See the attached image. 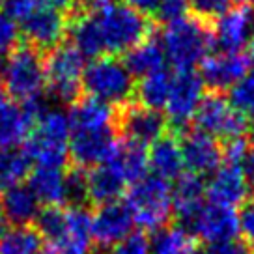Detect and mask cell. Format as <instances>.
Instances as JSON below:
<instances>
[{
    "label": "cell",
    "instance_id": "83f0119b",
    "mask_svg": "<svg viewBox=\"0 0 254 254\" xmlns=\"http://www.w3.org/2000/svg\"><path fill=\"white\" fill-rule=\"evenodd\" d=\"M150 254H200L196 238L183 226L161 228L150 241Z\"/></svg>",
    "mask_w": 254,
    "mask_h": 254
},
{
    "label": "cell",
    "instance_id": "30bf717a",
    "mask_svg": "<svg viewBox=\"0 0 254 254\" xmlns=\"http://www.w3.org/2000/svg\"><path fill=\"white\" fill-rule=\"evenodd\" d=\"M43 107L38 103L21 105L0 86V148H15L30 136Z\"/></svg>",
    "mask_w": 254,
    "mask_h": 254
},
{
    "label": "cell",
    "instance_id": "8992f818",
    "mask_svg": "<svg viewBox=\"0 0 254 254\" xmlns=\"http://www.w3.org/2000/svg\"><path fill=\"white\" fill-rule=\"evenodd\" d=\"M126 206L135 224L150 232L165 228L172 215V189L167 180L157 176H144L131 185Z\"/></svg>",
    "mask_w": 254,
    "mask_h": 254
},
{
    "label": "cell",
    "instance_id": "8d00e7d4",
    "mask_svg": "<svg viewBox=\"0 0 254 254\" xmlns=\"http://www.w3.org/2000/svg\"><path fill=\"white\" fill-rule=\"evenodd\" d=\"M189 8L200 19H219L232 8V0H189Z\"/></svg>",
    "mask_w": 254,
    "mask_h": 254
},
{
    "label": "cell",
    "instance_id": "1f68e13d",
    "mask_svg": "<svg viewBox=\"0 0 254 254\" xmlns=\"http://www.w3.org/2000/svg\"><path fill=\"white\" fill-rule=\"evenodd\" d=\"M65 241L75 243V245L90 247L92 213L84 206H69L65 209Z\"/></svg>",
    "mask_w": 254,
    "mask_h": 254
},
{
    "label": "cell",
    "instance_id": "681fc988",
    "mask_svg": "<svg viewBox=\"0 0 254 254\" xmlns=\"http://www.w3.org/2000/svg\"><path fill=\"white\" fill-rule=\"evenodd\" d=\"M8 4V0H0V6H6Z\"/></svg>",
    "mask_w": 254,
    "mask_h": 254
},
{
    "label": "cell",
    "instance_id": "4dcf8cb0",
    "mask_svg": "<svg viewBox=\"0 0 254 254\" xmlns=\"http://www.w3.org/2000/svg\"><path fill=\"white\" fill-rule=\"evenodd\" d=\"M40 249L41 236L30 226H17L0 238V254H38Z\"/></svg>",
    "mask_w": 254,
    "mask_h": 254
},
{
    "label": "cell",
    "instance_id": "ffe728a7",
    "mask_svg": "<svg viewBox=\"0 0 254 254\" xmlns=\"http://www.w3.org/2000/svg\"><path fill=\"white\" fill-rule=\"evenodd\" d=\"M204 192L206 189L200 176L187 174L178 178V183L172 189V213H176L185 230H189L194 217L204 207L202 204Z\"/></svg>",
    "mask_w": 254,
    "mask_h": 254
},
{
    "label": "cell",
    "instance_id": "ba28073f",
    "mask_svg": "<svg viewBox=\"0 0 254 254\" xmlns=\"http://www.w3.org/2000/svg\"><path fill=\"white\" fill-rule=\"evenodd\" d=\"M192 120L198 133L211 138H224L226 142L241 138L247 129L245 116L239 114L230 101L219 94L204 95Z\"/></svg>",
    "mask_w": 254,
    "mask_h": 254
},
{
    "label": "cell",
    "instance_id": "b9f144b4",
    "mask_svg": "<svg viewBox=\"0 0 254 254\" xmlns=\"http://www.w3.org/2000/svg\"><path fill=\"white\" fill-rule=\"evenodd\" d=\"M43 2L45 0H8L6 11L15 19L17 23L21 24L26 17L30 15L32 11H36V9L40 8Z\"/></svg>",
    "mask_w": 254,
    "mask_h": 254
},
{
    "label": "cell",
    "instance_id": "9c48e42d",
    "mask_svg": "<svg viewBox=\"0 0 254 254\" xmlns=\"http://www.w3.org/2000/svg\"><path fill=\"white\" fill-rule=\"evenodd\" d=\"M202 99H204V82L198 73L178 71L172 77L168 101L165 105L168 122L176 129H183L194 118Z\"/></svg>",
    "mask_w": 254,
    "mask_h": 254
},
{
    "label": "cell",
    "instance_id": "d4e9b609",
    "mask_svg": "<svg viewBox=\"0 0 254 254\" xmlns=\"http://www.w3.org/2000/svg\"><path fill=\"white\" fill-rule=\"evenodd\" d=\"M67 118H69V129H116L112 107L92 97L77 101L71 107Z\"/></svg>",
    "mask_w": 254,
    "mask_h": 254
},
{
    "label": "cell",
    "instance_id": "603a6c76",
    "mask_svg": "<svg viewBox=\"0 0 254 254\" xmlns=\"http://www.w3.org/2000/svg\"><path fill=\"white\" fill-rule=\"evenodd\" d=\"M28 187L38 202L47 207H62L65 204V172L62 168L36 167L30 172Z\"/></svg>",
    "mask_w": 254,
    "mask_h": 254
},
{
    "label": "cell",
    "instance_id": "8fae6325",
    "mask_svg": "<svg viewBox=\"0 0 254 254\" xmlns=\"http://www.w3.org/2000/svg\"><path fill=\"white\" fill-rule=\"evenodd\" d=\"M116 144L114 129H69V157L80 170L103 165Z\"/></svg>",
    "mask_w": 254,
    "mask_h": 254
},
{
    "label": "cell",
    "instance_id": "52a82bcc",
    "mask_svg": "<svg viewBox=\"0 0 254 254\" xmlns=\"http://www.w3.org/2000/svg\"><path fill=\"white\" fill-rule=\"evenodd\" d=\"M84 56L71 45H58L45 60L47 88L60 101H73L82 86Z\"/></svg>",
    "mask_w": 254,
    "mask_h": 254
},
{
    "label": "cell",
    "instance_id": "d6986e66",
    "mask_svg": "<svg viewBox=\"0 0 254 254\" xmlns=\"http://www.w3.org/2000/svg\"><path fill=\"white\" fill-rule=\"evenodd\" d=\"M167 122L161 112L146 109V107H131L122 118V131L127 140L140 146H150L165 136Z\"/></svg>",
    "mask_w": 254,
    "mask_h": 254
},
{
    "label": "cell",
    "instance_id": "5bb4252c",
    "mask_svg": "<svg viewBox=\"0 0 254 254\" xmlns=\"http://www.w3.org/2000/svg\"><path fill=\"white\" fill-rule=\"evenodd\" d=\"M254 9L249 6L230 8L215 23L211 32L213 45L224 53H241V49L253 41Z\"/></svg>",
    "mask_w": 254,
    "mask_h": 254
},
{
    "label": "cell",
    "instance_id": "484cf974",
    "mask_svg": "<svg viewBox=\"0 0 254 254\" xmlns=\"http://www.w3.org/2000/svg\"><path fill=\"white\" fill-rule=\"evenodd\" d=\"M0 204L8 222H13L17 226H28L40 213V202L36 194L30 190V187L24 185H17L13 189L2 192Z\"/></svg>",
    "mask_w": 254,
    "mask_h": 254
},
{
    "label": "cell",
    "instance_id": "f546056e",
    "mask_svg": "<svg viewBox=\"0 0 254 254\" xmlns=\"http://www.w3.org/2000/svg\"><path fill=\"white\" fill-rule=\"evenodd\" d=\"M172 77L167 69L157 71L153 75H148L140 79V84L136 90V97L140 107L151 109V111H161L165 109V105L168 101V94H170V86H172Z\"/></svg>",
    "mask_w": 254,
    "mask_h": 254
},
{
    "label": "cell",
    "instance_id": "cb8c5ba5",
    "mask_svg": "<svg viewBox=\"0 0 254 254\" xmlns=\"http://www.w3.org/2000/svg\"><path fill=\"white\" fill-rule=\"evenodd\" d=\"M148 165L153 170V176L161 180H174L180 178L183 170L182 144L172 136H163L157 142L151 144L148 151Z\"/></svg>",
    "mask_w": 254,
    "mask_h": 254
},
{
    "label": "cell",
    "instance_id": "4fadbf2b",
    "mask_svg": "<svg viewBox=\"0 0 254 254\" xmlns=\"http://www.w3.org/2000/svg\"><path fill=\"white\" fill-rule=\"evenodd\" d=\"M21 32L30 41L34 49H55L67 30V23L62 9L55 8L49 0H45L36 11L19 24Z\"/></svg>",
    "mask_w": 254,
    "mask_h": 254
},
{
    "label": "cell",
    "instance_id": "7dc6e473",
    "mask_svg": "<svg viewBox=\"0 0 254 254\" xmlns=\"http://www.w3.org/2000/svg\"><path fill=\"white\" fill-rule=\"evenodd\" d=\"M8 232V219H6V213L2 209V204H0V238Z\"/></svg>",
    "mask_w": 254,
    "mask_h": 254
},
{
    "label": "cell",
    "instance_id": "e0dca14e",
    "mask_svg": "<svg viewBox=\"0 0 254 254\" xmlns=\"http://www.w3.org/2000/svg\"><path fill=\"white\" fill-rule=\"evenodd\" d=\"M189 232L207 241V245L236 239L239 234V215L236 213V209L209 204L198 211Z\"/></svg>",
    "mask_w": 254,
    "mask_h": 254
},
{
    "label": "cell",
    "instance_id": "f6af8a7d",
    "mask_svg": "<svg viewBox=\"0 0 254 254\" xmlns=\"http://www.w3.org/2000/svg\"><path fill=\"white\" fill-rule=\"evenodd\" d=\"M53 254H88V247L75 245V243H60L53 247Z\"/></svg>",
    "mask_w": 254,
    "mask_h": 254
},
{
    "label": "cell",
    "instance_id": "7c38bea8",
    "mask_svg": "<svg viewBox=\"0 0 254 254\" xmlns=\"http://www.w3.org/2000/svg\"><path fill=\"white\" fill-rule=\"evenodd\" d=\"M204 189L209 198V204L236 209L247 204L249 192H251V182L245 168L224 163L222 167L215 170Z\"/></svg>",
    "mask_w": 254,
    "mask_h": 254
},
{
    "label": "cell",
    "instance_id": "db71d44e",
    "mask_svg": "<svg viewBox=\"0 0 254 254\" xmlns=\"http://www.w3.org/2000/svg\"><path fill=\"white\" fill-rule=\"evenodd\" d=\"M38 254H45V253H38Z\"/></svg>",
    "mask_w": 254,
    "mask_h": 254
},
{
    "label": "cell",
    "instance_id": "7402d4cb",
    "mask_svg": "<svg viewBox=\"0 0 254 254\" xmlns=\"http://www.w3.org/2000/svg\"><path fill=\"white\" fill-rule=\"evenodd\" d=\"M86 185L88 200H92L99 206L116 202L127 187L126 180L109 163H103L99 167L92 168L86 174Z\"/></svg>",
    "mask_w": 254,
    "mask_h": 254
},
{
    "label": "cell",
    "instance_id": "816d5d0a",
    "mask_svg": "<svg viewBox=\"0 0 254 254\" xmlns=\"http://www.w3.org/2000/svg\"><path fill=\"white\" fill-rule=\"evenodd\" d=\"M251 47H253V56H254V36H253V41H251Z\"/></svg>",
    "mask_w": 254,
    "mask_h": 254
},
{
    "label": "cell",
    "instance_id": "bcb514c9",
    "mask_svg": "<svg viewBox=\"0 0 254 254\" xmlns=\"http://www.w3.org/2000/svg\"><path fill=\"white\" fill-rule=\"evenodd\" d=\"M245 172H247V176H249V180H251V178L254 180V146L249 150V159H247Z\"/></svg>",
    "mask_w": 254,
    "mask_h": 254
},
{
    "label": "cell",
    "instance_id": "9a60e30c",
    "mask_svg": "<svg viewBox=\"0 0 254 254\" xmlns=\"http://www.w3.org/2000/svg\"><path fill=\"white\" fill-rule=\"evenodd\" d=\"M251 69V60L243 53H224L219 51L209 55L202 62L200 79L215 92L230 90L245 77Z\"/></svg>",
    "mask_w": 254,
    "mask_h": 254
},
{
    "label": "cell",
    "instance_id": "44dd1931",
    "mask_svg": "<svg viewBox=\"0 0 254 254\" xmlns=\"http://www.w3.org/2000/svg\"><path fill=\"white\" fill-rule=\"evenodd\" d=\"M105 163H109L111 167L118 170V174L126 180V183L133 185L138 180H142L146 172H148V150L146 146L135 144L131 140H124L118 142L114 151L111 153V157L107 159Z\"/></svg>",
    "mask_w": 254,
    "mask_h": 254
},
{
    "label": "cell",
    "instance_id": "f35d334b",
    "mask_svg": "<svg viewBox=\"0 0 254 254\" xmlns=\"http://www.w3.org/2000/svg\"><path fill=\"white\" fill-rule=\"evenodd\" d=\"M239 234L249 253L254 254V200L247 202L239 211Z\"/></svg>",
    "mask_w": 254,
    "mask_h": 254
},
{
    "label": "cell",
    "instance_id": "ac0fdd59",
    "mask_svg": "<svg viewBox=\"0 0 254 254\" xmlns=\"http://www.w3.org/2000/svg\"><path fill=\"white\" fill-rule=\"evenodd\" d=\"M183 167L189 174L202 176L215 172L222 161V150L215 138L204 133H189L182 142Z\"/></svg>",
    "mask_w": 254,
    "mask_h": 254
},
{
    "label": "cell",
    "instance_id": "5b68a950",
    "mask_svg": "<svg viewBox=\"0 0 254 254\" xmlns=\"http://www.w3.org/2000/svg\"><path fill=\"white\" fill-rule=\"evenodd\" d=\"M82 88L92 99L114 107L126 105L135 95V77L124 60L114 56H99L84 67Z\"/></svg>",
    "mask_w": 254,
    "mask_h": 254
},
{
    "label": "cell",
    "instance_id": "74e56055",
    "mask_svg": "<svg viewBox=\"0 0 254 254\" xmlns=\"http://www.w3.org/2000/svg\"><path fill=\"white\" fill-rule=\"evenodd\" d=\"M107 254H150V239L142 232L129 234L126 239L111 247Z\"/></svg>",
    "mask_w": 254,
    "mask_h": 254
},
{
    "label": "cell",
    "instance_id": "6da1fadb",
    "mask_svg": "<svg viewBox=\"0 0 254 254\" xmlns=\"http://www.w3.org/2000/svg\"><path fill=\"white\" fill-rule=\"evenodd\" d=\"M67 30L73 49L84 58H99L129 53L148 40L150 23L118 0H82V9Z\"/></svg>",
    "mask_w": 254,
    "mask_h": 254
},
{
    "label": "cell",
    "instance_id": "277c9868",
    "mask_svg": "<svg viewBox=\"0 0 254 254\" xmlns=\"http://www.w3.org/2000/svg\"><path fill=\"white\" fill-rule=\"evenodd\" d=\"M26 153L38 167L64 168L69 157V118L62 109H43L26 138Z\"/></svg>",
    "mask_w": 254,
    "mask_h": 254
},
{
    "label": "cell",
    "instance_id": "f1b7e54d",
    "mask_svg": "<svg viewBox=\"0 0 254 254\" xmlns=\"http://www.w3.org/2000/svg\"><path fill=\"white\" fill-rule=\"evenodd\" d=\"M30 174V157L21 148H0V192L21 185Z\"/></svg>",
    "mask_w": 254,
    "mask_h": 254
},
{
    "label": "cell",
    "instance_id": "f5cc1de1",
    "mask_svg": "<svg viewBox=\"0 0 254 254\" xmlns=\"http://www.w3.org/2000/svg\"><path fill=\"white\" fill-rule=\"evenodd\" d=\"M253 131H254V120H253Z\"/></svg>",
    "mask_w": 254,
    "mask_h": 254
},
{
    "label": "cell",
    "instance_id": "d590c367",
    "mask_svg": "<svg viewBox=\"0 0 254 254\" xmlns=\"http://www.w3.org/2000/svg\"><path fill=\"white\" fill-rule=\"evenodd\" d=\"M86 200H88L86 174L80 168H75V170L65 174V204L82 206V202H86Z\"/></svg>",
    "mask_w": 254,
    "mask_h": 254
},
{
    "label": "cell",
    "instance_id": "836d02e7",
    "mask_svg": "<svg viewBox=\"0 0 254 254\" xmlns=\"http://www.w3.org/2000/svg\"><path fill=\"white\" fill-rule=\"evenodd\" d=\"M228 101L245 118L247 116L254 118V69H249L245 77L234 88H230V99Z\"/></svg>",
    "mask_w": 254,
    "mask_h": 254
},
{
    "label": "cell",
    "instance_id": "7a4b0ae2",
    "mask_svg": "<svg viewBox=\"0 0 254 254\" xmlns=\"http://www.w3.org/2000/svg\"><path fill=\"white\" fill-rule=\"evenodd\" d=\"M159 43L167 62L172 64L178 71H192L209 56L213 38L200 19L182 17L167 23Z\"/></svg>",
    "mask_w": 254,
    "mask_h": 254
},
{
    "label": "cell",
    "instance_id": "d6a6232c",
    "mask_svg": "<svg viewBox=\"0 0 254 254\" xmlns=\"http://www.w3.org/2000/svg\"><path fill=\"white\" fill-rule=\"evenodd\" d=\"M34 224L41 239H47L53 247L65 241V209L62 207L40 209Z\"/></svg>",
    "mask_w": 254,
    "mask_h": 254
},
{
    "label": "cell",
    "instance_id": "4316f807",
    "mask_svg": "<svg viewBox=\"0 0 254 254\" xmlns=\"http://www.w3.org/2000/svg\"><path fill=\"white\" fill-rule=\"evenodd\" d=\"M124 62H126L127 69L131 71L133 77L144 79L148 75L163 71L167 58H165V53H163V47L159 41L144 40L142 43H138L135 49H131L127 53Z\"/></svg>",
    "mask_w": 254,
    "mask_h": 254
},
{
    "label": "cell",
    "instance_id": "ab89813d",
    "mask_svg": "<svg viewBox=\"0 0 254 254\" xmlns=\"http://www.w3.org/2000/svg\"><path fill=\"white\" fill-rule=\"evenodd\" d=\"M249 144L247 140L241 136V138H234V140H228L224 150H222V159L226 165H236V167L245 168L247 159H249Z\"/></svg>",
    "mask_w": 254,
    "mask_h": 254
},
{
    "label": "cell",
    "instance_id": "60d3db41",
    "mask_svg": "<svg viewBox=\"0 0 254 254\" xmlns=\"http://www.w3.org/2000/svg\"><path fill=\"white\" fill-rule=\"evenodd\" d=\"M189 8V0H161L157 8V13L163 21L172 23L176 19H182L185 17V11Z\"/></svg>",
    "mask_w": 254,
    "mask_h": 254
},
{
    "label": "cell",
    "instance_id": "e575fe53",
    "mask_svg": "<svg viewBox=\"0 0 254 254\" xmlns=\"http://www.w3.org/2000/svg\"><path fill=\"white\" fill-rule=\"evenodd\" d=\"M21 41V26L6 9H0V58L4 60L15 49H19Z\"/></svg>",
    "mask_w": 254,
    "mask_h": 254
},
{
    "label": "cell",
    "instance_id": "f907efd6",
    "mask_svg": "<svg viewBox=\"0 0 254 254\" xmlns=\"http://www.w3.org/2000/svg\"><path fill=\"white\" fill-rule=\"evenodd\" d=\"M241 2H245V4H254V0H241Z\"/></svg>",
    "mask_w": 254,
    "mask_h": 254
},
{
    "label": "cell",
    "instance_id": "3957f363",
    "mask_svg": "<svg viewBox=\"0 0 254 254\" xmlns=\"http://www.w3.org/2000/svg\"><path fill=\"white\" fill-rule=\"evenodd\" d=\"M0 86L21 105L38 103L47 88L45 60L34 47H19L0 64Z\"/></svg>",
    "mask_w": 254,
    "mask_h": 254
},
{
    "label": "cell",
    "instance_id": "ee69618b",
    "mask_svg": "<svg viewBox=\"0 0 254 254\" xmlns=\"http://www.w3.org/2000/svg\"><path fill=\"white\" fill-rule=\"evenodd\" d=\"M124 4H127L129 8H133L135 11L148 15V13H155L161 4V0H124Z\"/></svg>",
    "mask_w": 254,
    "mask_h": 254
},
{
    "label": "cell",
    "instance_id": "7bdbcfd3",
    "mask_svg": "<svg viewBox=\"0 0 254 254\" xmlns=\"http://www.w3.org/2000/svg\"><path fill=\"white\" fill-rule=\"evenodd\" d=\"M200 254H251L243 241L238 239H228L221 243H211L204 249V253Z\"/></svg>",
    "mask_w": 254,
    "mask_h": 254
},
{
    "label": "cell",
    "instance_id": "2e32d148",
    "mask_svg": "<svg viewBox=\"0 0 254 254\" xmlns=\"http://www.w3.org/2000/svg\"><path fill=\"white\" fill-rule=\"evenodd\" d=\"M133 217L126 204L112 202L95 209L92 215V241L99 249H111L133 230Z\"/></svg>",
    "mask_w": 254,
    "mask_h": 254
},
{
    "label": "cell",
    "instance_id": "c3c4849f",
    "mask_svg": "<svg viewBox=\"0 0 254 254\" xmlns=\"http://www.w3.org/2000/svg\"><path fill=\"white\" fill-rule=\"evenodd\" d=\"M55 8H58V9H64V8H69V6H73V2L75 0H49Z\"/></svg>",
    "mask_w": 254,
    "mask_h": 254
}]
</instances>
